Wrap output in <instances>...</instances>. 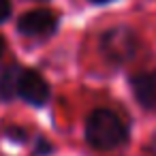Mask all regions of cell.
Returning <instances> with one entry per match:
<instances>
[{"label":"cell","mask_w":156,"mask_h":156,"mask_svg":"<svg viewBox=\"0 0 156 156\" xmlns=\"http://www.w3.org/2000/svg\"><path fill=\"white\" fill-rule=\"evenodd\" d=\"M58 24H60L58 13H54L49 9H34V11L24 13L17 20V30L24 37L45 39V37H51L58 30Z\"/></svg>","instance_id":"obj_3"},{"label":"cell","mask_w":156,"mask_h":156,"mask_svg":"<svg viewBox=\"0 0 156 156\" xmlns=\"http://www.w3.org/2000/svg\"><path fill=\"white\" fill-rule=\"evenodd\" d=\"M5 49H7V43H5V39H2V37H0V58H2Z\"/></svg>","instance_id":"obj_10"},{"label":"cell","mask_w":156,"mask_h":156,"mask_svg":"<svg viewBox=\"0 0 156 156\" xmlns=\"http://www.w3.org/2000/svg\"><path fill=\"white\" fill-rule=\"evenodd\" d=\"M92 5H107V2H113V0H90Z\"/></svg>","instance_id":"obj_11"},{"label":"cell","mask_w":156,"mask_h":156,"mask_svg":"<svg viewBox=\"0 0 156 156\" xmlns=\"http://www.w3.org/2000/svg\"><path fill=\"white\" fill-rule=\"evenodd\" d=\"M86 141L94 150L107 152L124 145L128 141V130L115 111L101 107L86 118Z\"/></svg>","instance_id":"obj_1"},{"label":"cell","mask_w":156,"mask_h":156,"mask_svg":"<svg viewBox=\"0 0 156 156\" xmlns=\"http://www.w3.org/2000/svg\"><path fill=\"white\" fill-rule=\"evenodd\" d=\"M98 47H101V54L109 62L124 64L135 58L139 49V34L128 26H113L101 34Z\"/></svg>","instance_id":"obj_2"},{"label":"cell","mask_w":156,"mask_h":156,"mask_svg":"<svg viewBox=\"0 0 156 156\" xmlns=\"http://www.w3.org/2000/svg\"><path fill=\"white\" fill-rule=\"evenodd\" d=\"M17 96L32 107H43V105H47V101L51 96V90H49V83L45 81V77L39 71L22 69L20 81H17Z\"/></svg>","instance_id":"obj_4"},{"label":"cell","mask_w":156,"mask_h":156,"mask_svg":"<svg viewBox=\"0 0 156 156\" xmlns=\"http://www.w3.org/2000/svg\"><path fill=\"white\" fill-rule=\"evenodd\" d=\"M5 135H7L11 141H17V143H24V141L28 139V133H26V128H22V126H7V128H5Z\"/></svg>","instance_id":"obj_7"},{"label":"cell","mask_w":156,"mask_h":156,"mask_svg":"<svg viewBox=\"0 0 156 156\" xmlns=\"http://www.w3.org/2000/svg\"><path fill=\"white\" fill-rule=\"evenodd\" d=\"M11 2L9 0H0V24H5L9 17H11Z\"/></svg>","instance_id":"obj_9"},{"label":"cell","mask_w":156,"mask_h":156,"mask_svg":"<svg viewBox=\"0 0 156 156\" xmlns=\"http://www.w3.org/2000/svg\"><path fill=\"white\" fill-rule=\"evenodd\" d=\"M34 154L37 156H49V154H54V145L45 137H39L37 139V145H34Z\"/></svg>","instance_id":"obj_8"},{"label":"cell","mask_w":156,"mask_h":156,"mask_svg":"<svg viewBox=\"0 0 156 156\" xmlns=\"http://www.w3.org/2000/svg\"><path fill=\"white\" fill-rule=\"evenodd\" d=\"M22 75L20 64H11L0 71V98L2 101H13L17 96V81Z\"/></svg>","instance_id":"obj_6"},{"label":"cell","mask_w":156,"mask_h":156,"mask_svg":"<svg viewBox=\"0 0 156 156\" xmlns=\"http://www.w3.org/2000/svg\"><path fill=\"white\" fill-rule=\"evenodd\" d=\"M128 81H130V90L135 94V101L143 109L154 111L156 109V69L135 73V75H130Z\"/></svg>","instance_id":"obj_5"}]
</instances>
